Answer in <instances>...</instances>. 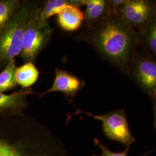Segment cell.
Segmentation results:
<instances>
[{
	"instance_id": "cell-10",
	"label": "cell",
	"mask_w": 156,
	"mask_h": 156,
	"mask_svg": "<svg viewBox=\"0 0 156 156\" xmlns=\"http://www.w3.org/2000/svg\"><path fill=\"white\" fill-rule=\"evenodd\" d=\"M84 22L89 28L111 15L108 1L84 0Z\"/></svg>"
},
{
	"instance_id": "cell-4",
	"label": "cell",
	"mask_w": 156,
	"mask_h": 156,
	"mask_svg": "<svg viewBox=\"0 0 156 156\" xmlns=\"http://www.w3.org/2000/svg\"><path fill=\"white\" fill-rule=\"evenodd\" d=\"M38 15L28 23L24 34L20 56L25 62H33L48 44L53 33L48 22L41 20Z\"/></svg>"
},
{
	"instance_id": "cell-11",
	"label": "cell",
	"mask_w": 156,
	"mask_h": 156,
	"mask_svg": "<svg viewBox=\"0 0 156 156\" xmlns=\"http://www.w3.org/2000/svg\"><path fill=\"white\" fill-rule=\"evenodd\" d=\"M84 20V13L76 6H68L57 15V22L59 26L67 31L78 30Z\"/></svg>"
},
{
	"instance_id": "cell-3",
	"label": "cell",
	"mask_w": 156,
	"mask_h": 156,
	"mask_svg": "<svg viewBox=\"0 0 156 156\" xmlns=\"http://www.w3.org/2000/svg\"><path fill=\"white\" fill-rule=\"evenodd\" d=\"M39 8L35 2H24L0 34V66L20 56L24 34L30 22L38 15Z\"/></svg>"
},
{
	"instance_id": "cell-19",
	"label": "cell",
	"mask_w": 156,
	"mask_h": 156,
	"mask_svg": "<svg viewBox=\"0 0 156 156\" xmlns=\"http://www.w3.org/2000/svg\"><path fill=\"white\" fill-rule=\"evenodd\" d=\"M154 17H156V12H155V14H154Z\"/></svg>"
},
{
	"instance_id": "cell-13",
	"label": "cell",
	"mask_w": 156,
	"mask_h": 156,
	"mask_svg": "<svg viewBox=\"0 0 156 156\" xmlns=\"http://www.w3.org/2000/svg\"><path fill=\"white\" fill-rule=\"evenodd\" d=\"M39 75V71L33 62H28L16 67L15 78L17 84L20 85L22 89H29L36 83Z\"/></svg>"
},
{
	"instance_id": "cell-14",
	"label": "cell",
	"mask_w": 156,
	"mask_h": 156,
	"mask_svg": "<svg viewBox=\"0 0 156 156\" xmlns=\"http://www.w3.org/2000/svg\"><path fill=\"white\" fill-rule=\"evenodd\" d=\"M22 3L17 0L0 1V34L19 10Z\"/></svg>"
},
{
	"instance_id": "cell-16",
	"label": "cell",
	"mask_w": 156,
	"mask_h": 156,
	"mask_svg": "<svg viewBox=\"0 0 156 156\" xmlns=\"http://www.w3.org/2000/svg\"><path fill=\"white\" fill-rule=\"evenodd\" d=\"M145 29V45L148 50L156 56V17H153Z\"/></svg>"
},
{
	"instance_id": "cell-7",
	"label": "cell",
	"mask_w": 156,
	"mask_h": 156,
	"mask_svg": "<svg viewBox=\"0 0 156 156\" xmlns=\"http://www.w3.org/2000/svg\"><path fill=\"white\" fill-rule=\"evenodd\" d=\"M156 1L127 0L119 11V15L133 28H145L154 16Z\"/></svg>"
},
{
	"instance_id": "cell-2",
	"label": "cell",
	"mask_w": 156,
	"mask_h": 156,
	"mask_svg": "<svg viewBox=\"0 0 156 156\" xmlns=\"http://www.w3.org/2000/svg\"><path fill=\"white\" fill-rule=\"evenodd\" d=\"M89 29L85 40L113 66L128 73L138 42L135 28L119 15H111Z\"/></svg>"
},
{
	"instance_id": "cell-12",
	"label": "cell",
	"mask_w": 156,
	"mask_h": 156,
	"mask_svg": "<svg viewBox=\"0 0 156 156\" xmlns=\"http://www.w3.org/2000/svg\"><path fill=\"white\" fill-rule=\"evenodd\" d=\"M70 5L80 7L84 5V0H49L45 3L43 8H39L38 17L41 20L48 22L50 17L58 15L60 12Z\"/></svg>"
},
{
	"instance_id": "cell-9",
	"label": "cell",
	"mask_w": 156,
	"mask_h": 156,
	"mask_svg": "<svg viewBox=\"0 0 156 156\" xmlns=\"http://www.w3.org/2000/svg\"><path fill=\"white\" fill-rule=\"evenodd\" d=\"M33 90L22 89L11 94L0 93V115L22 113L27 106V98L33 94Z\"/></svg>"
},
{
	"instance_id": "cell-18",
	"label": "cell",
	"mask_w": 156,
	"mask_h": 156,
	"mask_svg": "<svg viewBox=\"0 0 156 156\" xmlns=\"http://www.w3.org/2000/svg\"><path fill=\"white\" fill-rule=\"evenodd\" d=\"M154 127L156 129V101H154Z\"/></svg>"
},
{
	"instance_id": "cell-5",
	"label": "cell",
	"mask_w": 156,
	"mask_h": 156,
	"mask_svg": "<svg viewBox=\"0 0 156 156\" xmlns=\"http://www.w3.org/2000/svg\"><path fill=\"white\" fill-rule=\"evenodd\" d=\"M77 113H83L101 121L103 132L109 140L118 142L127 147L134 143L135 140L131 134L124 109H117L101 115H95L89 112L81 111H79Z\"/></svg>"
},
{
	"instance_id": "cell-6",
	"label": "cell",
	"mask_w": 156,
	"mask_h": 156,
	"mask_svg": "<svg viewBox=\"0 0 156 156\" xmlns=\"http://www.w3.org/2000/svg\"><path fill=\"white\" fill-rule=\"evenodd\" d=\"M135 83L156 101V61L144 56H134L128 73Z\"/></svg>"
},
{
	"instance_id": "cell-17",
	"label": "cell",
	"mask_w": 156,
	"mask_h": 156,
	"mask_svg": "<svg viewBox=\"0 0 156 156\" xmlns=\"http://www.w3.org/2000/svg\"><path fill=\"white\" fill-rule=\"evenodd\" d=\"M94 143L95 145L100 149V150L101 151V154L99 156L93 155V156H128V152L129 151V147H127L122 152H113L108 149L107 146L103 145L97 138H95L94 139ZM145 154L140 156H145Z\"/></svg>"
},
{
	"instance_id": "cell-1",
	"label": "cell",
	"mask_w": 156,
	"mask_h": 156,
	"mask_svg": "<svg viewBox=\"0 0 156 156\" xmlns=\"http://www.w3.org/2000/svg\"><path fill=\"white\" fill-rule=\"evenodd\" d=\"M0 156H68L61 139L23 113L0 115Z\"/></svg>"
},
{
	"instance_id": "cell-8",
	"label": "cell",
	"mask_w": 156,
	"mask_h": 156,
	"mask_svg": "<svg viewBox=\"0 0 156 156\" xmlns=\"http://www.w3.org/2000/svg\"><path fill=\"white\" fill-rule=\"evenodd\" d=\"M85 85V82L76 76L66 71L57 68L55 71V77L50 89L40 95H45L51 92H61L67 97H74L79 91Z\"/></svg>"
},
{
	"instance_id": "cell-15",
	"label": "cell",
	"mask_w": 156,
	"mask_h": 156,
	"mask_svg": "<svg viewBox=\"0 0 156 156\" xmlns=\"http://www.w3.org/2000/svg\"><path fill=\"white\" fill-rule=\"evenodd\" d=\"M16 69L15 60L13 59L7 63L4 70L0 73V93L12 89L17 85L15 78Z\"/></svg>"
}]
</instances>
